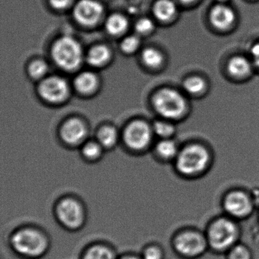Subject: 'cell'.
Masks as SVG:
<instances>
[{"label": "cell", "instance_id": "52a82bcc", "mask_svg": "<svg viewBox=\"0 0 259 259\" xmlns=\"http://www.w3.org/2000/svg\"><path fill=\"white\" fill-rule=\"evenodd\" d=\"M206 245L205 239L200 233L194 231L183 232L174 240L176 250L187 257L199 255L204 252Z\"/></svg>", "mask_w": 259, "mask_h": 259}, {"label": "cell", "instance_id": "d6986e66", "mask_svg": "<svg viewBox=\"0 0 259 259\" xmlns=\"http://www.w3.org/2000/svg\"><path fill=\"white\" fill-rule=\"evenodd\" d=\"M128 22L124 16L121 15H113L108 18L106 22V28L111 34H121L126 29Z\"/></svg>", "mask_w": 259, "mask_h": 259}, {"label": "cell", "instance_id": "3957f363", "mask_svg": "<svg viewBox=\"0 0 259 259\" xmlns=\"http://www.w3.org/2000/svg\"><path fill=\"white\" fill-rule=\"evenodd\" d=\"M208 161V153L204 147L191 145L179 153L177 157V168L183 175H197L206 169Z\"/></svg>", "mask_w": 259, "mask_h": 259}, {"label": "cell", "instance_id": "2e32d148", "mask_svg": "<svg viewBox=\"0 0 259 259\" xmlns=\"http://www.w3.org/2000/svg\"><path fill=\"white\" fill-rule=\"evenodd\" d=\"M251 63L243 57H233L229 61L227 69L233 77H245L251 72Z\"/></svg>", "mask_w": 259, "mask_h": 259}, {"label": "cell", "instance_id": "e0dca14e", "mask_svg": "<svg viewBox=\"0 0 259 259\" xmlns=\"http://www.w3.org/2000/svg\"><path fill=\"white\" fill-rule=\"evenodd\" d=\"M75 86L82 93H90L95 90L98 84L96 75L92 72H82L75 79Z\"/></svg>", "mask_w": 259, "mask_h": 259}, {"label": "cell", "instance_id": "f546056e", "mask_svg": "<svg viewBox=\"0 0 259 259\" xmlns=\"http://www.w3.org/2000/svg\"><path fill=\"white\" fill-rule=\"evenodd\" d=\"M154 28V24L151 20L148 19H142L136 24V31L139 34H148L150 31H152Z\"/></svg>", "mask_w": 259, "mask_h": 259}, {"label": "cell", "instance_id": "ba28073f", "mask_svg": "<svg viewBox=\"0 0 259 259\" xmlns=\"http://www.w3.org/2000/svg\"><path fill=\"white\" fill-rule=\"evenodd\" d=\"M124 139L128 148L136 151L145 149L151 140L149 126L142 121L132 122L125 130Z\"/></svg>", "mask_w": 259, "mask_h": 259}, {"label": "cell", "instance_id": "ac0fdd59", "mask_svg": "<svg viewBox=\"0 0 259 259\" xmlns=\"http://www.w3.org/2000/svg\"><path fill=\"white\" fill-rule=\"evenodd\" d=\"M110 53L107 47L99 45L91 50L88 55V61L92 66H100L107 63Z\"/></svg>", "mask_w": 259, "mask_h": 259}, {"label": "cell", "instance_id": "cb8c5ba5", "mask_svg": "<svg viewBox=\"0 0 259 259\" xmlns=\"http://www.w3.org/2000/svg\"><path fill=\"white\" fill-rule=\"evenodd\" d=\"M101 144L96 142H88L82 148V154L89 160H97L101 154Z\"/></svg>", "mask_w": 259, "mask_h": 259}, {"label": "cell", "instance_id": "484cf974", "mask_svg": "<svg viewBox=\"0 0 259 259\" xmlns=\"http://www.w3.org/2000/svg\"><path fill=\"white\" fill-rule=\"evenodd\" d=\"M29 73L33 78H40L48 72V66L45 62L37 60L33 62L29 66Z\"/></svg>", "mask_w": 259, "mask_h": 259}, {"label": "cell", "instance_id": "9a60e30c", "mask_svg": "<svg viewBox=\"0 0 259 259\" xmlns=\"http://www.w3.org/2000/svg\"><path fill=\"white\" fill-rule=\"evenodd\" d=\"M177 11V6L172 0H158L154 7L155 17L163 22L170 20Z\"/></svg>", "mask_w": 259, "mask_h": 259}, {"label": "cell", "instance_id": "7a4b0ae2", "mask_svg": "<svg viewBox=\"0 0 259 259\" xmlns=\"http://www.w3.org/2000/svg\"><path fill=\"white\" fill-rule=\"evenodd\" d=\"M56 218L67 230H79L85 224V206L76 197L66 195L60 198L55 204Z\"/></svg>", "mask_w": 259, "mask_h": 259}, {"label": "cell", "instance_id": "9c48e42d", "mask_svg": "<svg viewBox=\"0 0 259 259\" xmlns=\"http://www.w3.org/2000/svg\"><path fill=\"white\" fill-rule=\"evenodd\" d=\"M104 9L96 0H80L75 5L74 15L75 19L84 25H93L102 16Z\"/></svg>", "mask_w": 259, "mask_h": 259}, {"label": "cell", "instance_id": "5b68a950", "mask_svg": "<svg viewBox=\"0 0 259 259\" xmlns=\"http://www.w3.org/2000/svg\"><path fill=\"white\" fill-rule=\"evenodd\" d=\"M239 236V230L234 222L226 218L215 221L208 232V240L217 250L227 249L234 245Z\"/></svg>", "mask_w": 259, "mask_h": 259}, {"label": "cell", "instance_id": "7c38bea8", "mask_svg": "<svg viewBox=\"0 0 259 259\" xmlns=\"http://www.w3.org/2000/svg\"><path fill=\"white\" fill-rule=\"evenodd\" d=\"M210 19L215 28L224 30L233 25L236 19V15L231 8L221 4L212 9Z\"/></svg>", "mask_w": 259, "mask_h": 259}, {"label": "cell", "instance_id": "83f0119b", "mask_svg": "<svg viewBox=\"0 0 259 259\" xmlns=\"http://www.w3.org/2000/svg\"><path fill=\"white\" fill-rule=\"evenodd\" d=\"M229 259H251V253L246 247L243 245H236L232 248Z\"/></svg>", "mask_w": 259, "mask_h": 259}, {"label": "cell", "instance_id": "d4e9b609", "mask_svg": "<svg viewBox=\"0 0 259 259\" xmlns=\"http://www.w3.org/2000/svg\"><path fill=\"white\" fill-rule=\"evenodd\" d=\"M141 256L143 259H163L164 253L160 246L151 244L145 247Z\"/></svg>", "mask_w": 259, "mask_h": 259}, {"label": "cell", "instance_id": "7402d4cb", "mask_svg": "<svg viewBox=\"0 0 259 259\" xmlns=\"http://www.w3.org/2000/svg\"><path fill=\"white\" fill-rule=\"evenodd\" d=\"M98 139H99L100 144L102 146L110 148L116 143L117 140V133L112 127H104L100 131Z\"/></svg>", "mask_w": 259, "mask_h": 259}, {"label": "cell", "instance_id": "4316f807", "mask_svg": "<svg viewBox=\"0 0 259 259\" xmlns=\"http://www.w3.org/2000/svg\"><path fill=\"white\" fill-rule=\"evenodd\" d=\"M154 128L156 134L164 138L169 137L174 132V126L171 124L162 121L156 122Z\"/></svg>", "mask_w": 259, "mask_h": 259}, {"label": "cell", "instance_id": "e575fe53", "mask_svg": "<svg viewBox=\"0 0 259 259\" xmlns=\"http://www.w3.org/2000/svg\"><path fill=\"white\" fill-rule=\"evenodd\" d=\"M220 4H224V3L227 2V0H217Z\"/></svg>", "mask_w": 259, "mask_h": 259}, {"label": "cell", "instance_id": "277c9868", "mask_svg": "<svg viewBox=\"0 0 259 259\" xmlns=\"http://www.w3.org/2000/svg\"><path fill=\"white\" fill-rule=\"evenodd\" d=\"M52 54L57 65L66 70L76 69L82 60V50L79 44L67 36L56 42Z\"/></svg>", "mask_w": 259, "mask_h": 259}, {"label": "cell", "instance_id": "4fadbf2b", "mask_svg": "<svg viewBox=\"0 0 259 259\" xmlns=\"http://www.w3.org/2000/svg\"><path fill=\"white\" fill-rule=\"evenodd\" d=\"M62 138L66 143L76 145L84 139L86 134L84 123L78 119H71L62 128Z\"/></svg>", "mask_w": 259, "mask_h": 259}, {"label": "cell", "instance_id": "836d02e7", "mask_svg": "<svg viewBox=\"0 0 259 259\" xmlns=\"http://www.w3.org/2000/svg\"><path fill=\"white\" fill-rule=\"evenodd\" d=\"M180 2L183 3V4H189L195 2V0H180Z\"/></svg>", "mask_w": 259, "mask_h": 259}, {"label": "cell", "instance_id": "44dd1931", "mask_svg": "<svg viewBox=\"0 0 259 259\" xmlns=\"http://www.w3.org/2000/svg\"><path fill=\"white\" fill-rule=\"evenodd\" d=\"M205 81L198 76L188 78L183 83V88L190 95H199L205 89Z\"/></svg>", "mask_w": 259, "mask_h": 259}, {"label": "cell", "instance_id": "8992f818", "mask_svg": "<svg viewBox=\"0 0 259 259\" xmlns=\"http://www.w3.org/2000/svg\"><path fill=\"white\" fill-rule=\"evenodd\" d=\"M156 110L163 117L177 119L186 110V101L183 97L174 89L160 90L154 98Z\"/></svg>", "mask_w": 259, "mask_h": 259}, {"label": "cell", "instance_id": "1f68e13d", "mask_svg": "<svg viewBox=\"0 0 259 259\" xmlns=\"http://www.w3.org/2000/svg\"><path fill=\"white\" fill-rule=\"evenodd\" d=\"M251 57L254 64L259 69V42L251 48Z\"/></svg>", "mask_w": 259, "mask_h": 259}, {"label": "cell", "instance_id": "6da1fadb", "mask_svg": "<svg viewBox=\"0 0 259 259\" xmlns=\"http://www.w3.org/2000/svg\"><path fill=\"white\" fill-rule=\"evenodd\" d=\"M10 245L15 252L28 259L43 257L50 248L48 234L34 226H24L13 232Z\"/></svg>", "mask_w": 259, "mask_h": 259}, {"label": "cell", "instance_id": "d6a6232c", "mask_svg": "<svg viewBox=\"0 0 259 259\" xmlns=\"http://www.w3.org/2000/svg\"><path fill=\"white\" fill-rule=\"evenodd\" d=\"M119 259H143L142 256L138 255L135 254H125L124 255L121 256Z\"/></svg>", "mask_w": 259, "mask_h": 259}, {"label": "cell", "instance_id": "ffe728a7", "mask_svg": "<svg viewBox=\"0 0 259 259\" xmlns=\"http://www.w3.org/2000/svg\"><path fill=\"white\" fill-rule=\"evenodd\" d=\"M156 151L160 157L166 160L174 158L178 155L177 145L174 141L169 139H164L159 142L156 148Z\"/></svg>", "mask_w": 259, "mask_h": 259}, {"label": "cell", "instance_id": "603a6c76", "mask_svg": "<svg viewBox=\"0 0 259 259\" xmlns=\"http://www.w3.org/2000/svg\"><path fill=\"white\" fill-rule=\"evenodd\" d=\"M142 59L147 66L150 67H157L163 62V56L154 48H148L142 54Z\"/></svg>", "mask_w": 259, "mask_h": 259}, {"label": "cell", "instance_id": "8fae6325", "mask_svg": "<svg viewBox=\"0 0 259 259\" xmlns=\"http://www.w3.org/2000/svg\"><path fill=\"white\" fill-rule=\"evenodd\" d=\"M67 83L63 78L57 76L46 78L40 84L39 92L42 98L51 102H59L67 96Z\"/></svg>", "mask_w": 259, "mask_h": 259}, {"label": "cell", "instance_id": "4dcf8cb0", "mask_svg": "<svg viewBox=\"0 0 259 259\" xmlns=\"http://www.w3.org/2000/svg\"><path fill=\"white\" fill-rule=\"evenodd\" d=\"M72 0H50L51 6L57 10H63L72 4Z\"/></svg>", "mask_w": 259, "mask_h": 259}, {"label": "cell", "instance_id": "30bf717a", "mask_svg": "<svg viewBox=\"0 0 259 259\" xmlns=\"http://www.w3.org/2000/svg\"><path fill=\"white\" fill-rule=\"evenodd\" d=\"M224 207L227 213L237 218L248 216L252 210V203L249 197L242 192L236 191L226 197Z\"/></svg>", "mask_w": 259, "mask_h": 259}, {"label": "cell", "instance_id": "5bb4252c", "mask_svg": "<svg viewBox=\"0 0 259 259\" xmlns=\"http://www.w3.org/2000/svg\"><path fill=\"white\" fill-rule=\"evenodd\" d=\"M81 259H119L113 247L102 242H97L87 247Z\"/></svg>", "mask_w": 259, "mask_h": 259}, {"label": "cell", "instance_id": "f1b7e54d", "mask_svg": "<svg viewBox=\"0 0 259 259\" xmlns=\"http://www.w3.org/2000/svg\"><path fill=\"white\" fill-rule=\"evenodd\" d=\"M139 43H140V40H139V37H136V36L127 37L122 41V51H125V53L134 52L139 48Z\"/></svg>", "mask_w": 259, "mask_h": 259}]
</instances>
